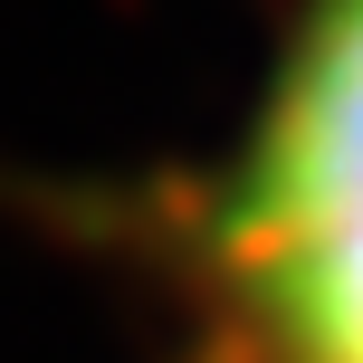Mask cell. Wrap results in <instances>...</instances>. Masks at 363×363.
I'll return each mask as SVG.
<instances>
[{
  "instance_id": "6da1fadb",
  "label": "cell",
  "mask_w": 363,
  "mask_h": 363,
  "mask_svg": "<svg viewBox=\"0 0 363 363\" xmlns=\"http://www.w3.org/2000/svg\"><path fill=\"white\" fill-rule=\"evenodd\" d=\"M182 363H363V0H287L258 106L182 201Z\"/></svg>"
}]
</instances>
